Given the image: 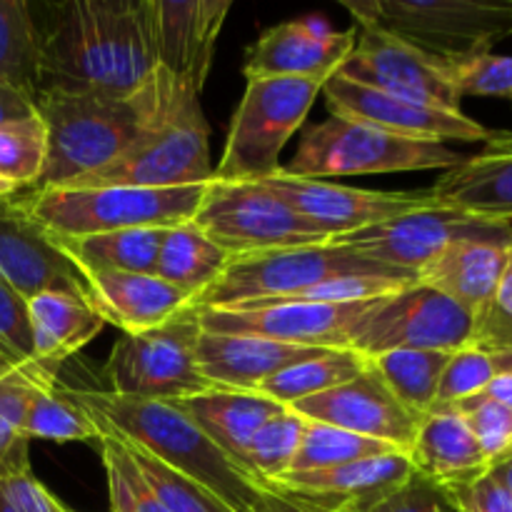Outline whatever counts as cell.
I'll list each match as a JSON object with an SVG mask.
<instances>
[{
    "label": "cell",
    "instance_id": "6da1fadb",
    "mask_svg": "<svg viewBox=\"0 0 512 512\" xmlns=\"http://www.w3.org/2000/svg\"><path fill=\"white\" fill-rule=\"evenodd\" d=\"M43 33L38 90L130 98L155 73L145 0H73Z\"/></svg>",
    "mask_w": 512,
    "mask_h": 512
},
{
    "label": "cell",
    "instance_id": "7a4b0ae2",
    "mask_svg": "<svg viewBox=\"0 0 512 512\" xmlns=\"http://www.w3.org/2000/svg\"><path fill=\"white\" fill-rule=\"evenodd\" d=\"M65 395L80 405L95 425L205 485L235 512H255L260 485L220 453L175 403L125 398L110 390L65 388Z\"/></svg>",
    "mask_w": 512,
    "mask_h": 512
},
{
    "label": "cell",
    "instance_id": "3957f363",
    "mask_svg": "<svg viewBox=\"0 0 512 512\" xmlns=\"http://www.w3.org/2000/svg\"><path fill=\"white\" fill-rule=\"evenodd\" d=\"M153 80L158 103L138 138L113 163L65 188H183L213 180L200 93L163 68Z\"/></svg>",
    "mask_w": 512,
    "mask_h": 512
},
{
    "label": "cell",
    "instance_id": "277c9868",
    "mask_svg": "<svg viewBox=\"0 0 512 512\" xmlns=\"http://www.w3.org/2000/svg\"><path fill=\"white\" fill-rule=\"evenodd\" d=\"M158 93L148 83L130 98L35 93V110L48 135V155L38 188H65L113 163L153 118Z\"/></svg>",
    "mask_w": 512,
    "mask_h": 512
},
{
    "label": "cell",
    "instance_id": "5b68a950",
    "mask_svg": "<svg viewBox=\"0 0 512 512\" xmlns=\"http://www.w3.org/2000/svg\"><path fill=\"white\" fill-rule=\"evenodd\" d=\"M203 185L183 188H33L18 193L25 213L55 240L133 228H178L193 220Z\"/></svg>",
    "mask_w": 512,
    "mask_h": 512
},
{
    "label": "cell",
    "instance_id": "8992f818",
    "mask_svg": "<svg viewBox=\"0 0 512 512\" xmlns=\"http://www.w3.org/2000/svg\"><path fill=\"white\" fill-rule=\"evenodd\" d=\"M340 275H388V278H410L413 273L378 263L348 245L333 240L298 248H278L265 253H250L230 258L228 268L208 290L198 295L190 310L235 308V305L278 303L295 298L303 290L340 278Z\"/></svg>",
    "mask_w": 512,
    "mask_h": 512
},
{
    "label": "cell",
    "instance_id": "52a82bcc",
    "mask_svg": "<svg viewBox=\"0 0 512 512\" xmlns=\"http://www.w3.org/2000/svg\"><path fill=\"white\" fill-rule=\"evenodd\" d=\"M355 25H375L443 60L493 53L512 35V0H343Z\"/></svg>",
    "mask_w": 512,
    "mask_h": 512
},
{
    "label": "cell",
    "instance_id": "ba28073f",
    "mask_svg": "<svg viewBox=\"0 0 512 512\" xmlns=\"http://www.w3.org/2000/svg\"><path fill=\"white\" fill-rule=\"evenodd\" d=\"M460 160L463 155L445 143L400 138L368 123L330 115L328 120L305 130L283 173L295 178L333 180L348 175L448 170Z\"/></svg>",
    "mask_w": 512,
    "mask_h": 512
},
{
    "label": "cell",
    "instance_id": "9c48e42d",
    "mask_svg": "<svg viewBox=\"0 0 512 512\" xmlns=\"http://www.w3.org/2000/svg\"><path fill=\"white\" fill-rule=\"evenodd\" d=\"M323 85L305 78L248 80L230 120L228 140L213 170V180L255 183L273 175L280 168L278 160L285 143L308 118Z\"/></svg>",
    "mask_w": 512,
    "mask_h": 512
},
{
    "label": "cell",
    "instance_id": "30bf717a",
    "mask_svg": "<svg viewBox=\"0 0 512 512\" xmlns=\"http://www.w3.org/2000/svg\"><path fill=\"white\" fill-rule=\"evenodd\" d=\"M475 318L448 295L413 283L373 300L348 333V348L363 358L390 350H435L458 353L475 340Z\"/></svg>",
    "mask_w": 512,
    "mask_h": 512
},
{
    "label": "cell",
    "instance_id": "8fae6325",
    "mask_svg": "<svg viewBox=\"0 0 512 512\" xmlns=\"http://www.w3.org/2000/svg\"><path fill=\"white\" fill-rule=\"evenodd\" d=\"M190 223L230 258L330 240L263 183L210 180Z\"/></svg>",
    "mask_w": 512,
    "mask_h": 512
},
{
    "label": "cell",
    "instance_id": "7c38bea8",
    "mask_svg": "<svg viewBox=\"0 0 512 512\" xmlns=\"http://www.w3.org/2000/svg\"><path fill=\"white\" fill-rule=\"evenodd\" d=\"M198 335L200 325L188 308L158 328L123 335L103 368L108 390L125 398L165 403L210 390L195 363Z\"/></svg>",
    "mask_w": 512,
    "mask_h": 512
},
{
    "label": "cell",
    "instance_id": "4fadbf2b",
    "mask_svg": "<svg viewBox=\"0 0 512 512\" xmlns=\"http://www.w3.org/2000/svg\"><path fill=\"white\" fill-rule=\"evenodd\" d=\"M458 240H483L512 248V225L475 218L450 205H430L400 218L340 235L333 243L348 245L378 263L418 275L435 255Z\"/></svg>",
    "mask_w": 512,
    "mask_h": 512
},
{
    "label": "cell",
    "instance_id": "5bb4252c",
    "mask_svg": "<svg viewBox=\"0 0 512 512\" xmlns=\"http://www.w3.org/2000/svg\"><path fill=\"white\" fill-rule=\"evenodd\" d=\"M338 75L395 98L460 110L450 60L435 58L375 25H355V45Z\"/></svg>",
    "mask_w": 512,
    "mask_h": 512
},
{
    "label": "cell",
    "instance_id": "9a60e30c",
    "mask_svg": "<svg viewBox=\"0 0 512 512\" xmlns=\"http://www.w3.org/2000/svg\"><path fill=\"white\" fill-rule=\"evenodd\" d=\"M255 183L268 185L278 193L300 218L308 220L313 228L328 235L330 240L340 235L358 233L370 225L400 218L413 210L438 205L433 190H365L353 185L335 183V180L295 178L283 173V168Z\"/></svg>",
    "mask_w": 512,
    "mask_h": 512
},
{
    "label": "cell",
    "instance_id": "2e32d148",
    "mask_svg": "<svg viewBox=\"0 0 512 512\" xmlns=\"http://www.w3.org/2000/svg\"><path fill=\"white\" fill-rule=\"evenodd\" d=\"M373 305H330L300 303V300H278V303L235 305V308L190 310L205 333H240L280 340L305 348L340 350L348 348V333L355 320Z\"/></svg>",
    "mask_w": 512,
    "mask_h": 512
},
{
    "label": "cell",
    "instance_id": "e0dca14e",
    "mask_svg": "<svg viewBox=\"0 0 512 512\" xmlns=\"http://www.w3.org/2000/svg\"><path fill=\"white\" fill-rule=\"evenodd\" d=\"M325 105L335 118L358 120L400 138L430 140V143H485L490 128L465 115L463 110H445L435 105L395 98L383 90L368 88L335 73L323 85Z\"/></svg>",
    "mask_w": 512,
    "mask_h": 512
},
{
    "label": "cell",
    "instance_id": "ac0fdd59",
    "mask_svg": "<svg viewBox=\"0 0 512 512\" xmlns=\"http://www.w3.org/2000/svg\"><path fill=\"white\" fill-rule=\"evenodd\" d=\"M230 0H145L155 68L203 93Z\"/></svg>",
    "mask_w": 512,
    "mask_h": 512
},
{
    "label": "cell",
    "instance_id": "d6986e66",
    "mask_svg": "<svg viewBox=\"0 0 512 512\" xmlns=\"http://www.w3.org/2000/svg\"><path fill=\"white\" fill-rule=\"evenodd\" d=\"M290 408L303 415L305 420L380 440L403 453H408V448L413 445L418 425L423 420L390 393L373 365H368V370L360 373L358 378L313 395V398L300 400Z\"/></svg>",
    "mask_w": 512,
    "mask_h": 512
},
{
    "label": "cell",
    "instance_id": "ffe728a7",
    "mask_svg": "<svg viewBox=\"0 0 512 512\" xmlns=\"http://www.w3.org/2000/svg\"><path fill=\"white\" fill-rule=\"evenodd\" d=\"M355 45V28L333 30L323 18H300L265 30L245 58L243 75L305 78L325 83L345 63Z\"/></svg>",
    "mask_w": 512,
    "mask_h": 512
},
{
    "label": "cell",
    "instance_id": "44dd1931",
    "mask_svg": "<svg viewBox=\"0 0 512 512\" xmlns=\"http://www.w3.org/2000/svg\"><path fill=\"white\" fill-rule=\"evenodd\" d=\"M0 280L25 300L45 290H73L88 295L83 273L25 213L18 193L0 200Z\"/></svg>",
    "mask_w": 512,
    "mask_h": 512
},
{
    "label": "cell",
    "instance_id": "7402d4cb",
    "mask_svg": "<svg viewBox=\"0 0 512 512\" xmlns=\"http://www.w3.org/2000/svg\"><path fill=\"white\" fill-rule=\"evenodd\" d=\"M415 475L408 453L375 455V458L355 460L328 470H308V473H288L268 490L283 493L288 498L303 500L323 510L363 512L383 500Z\"/></svg>",
    "mask_w": 512,
    "mask_h": 512
},
{
    "label": "cell",
    "instance_id": "603a6c76",
    "mask_svg": "<svg viewBox=\"0 0 512 512\" xmlns=\"http://www.w3.org/2000/svg\"><path fill=\"white\" fill-rule=\"evenodd\" d=\"M430 190L438 203L512 225V130H490L483 148L443 170Z\"/></svg>",
    "mask_w": 512,
    "mask_h": 512
},
{
    "label": "cell",
    "instance_id": "cb8c5ba5",
    "mask_svg": "<svg viewBox=\"0 0 512 512\" xmlns=\"http://www.w3.org/2000/svg\"><path fill=\"white\" fill-rule=\"evenodd\" d=\"M325 353L323 348L280 343L260 335L205 333L195 340V363L210 388L258 390L280 370Z\"/></svg>",
    "mask_w": 512,
    "mask_h": 512
},
{
    "label": "cell",
    "instance_id": "d4e9b609",
    "mask_svg": "<svg viewBox=\"0 0 512 512\" xmlns=\"http://www.w3.org/2000/svg\"><path fill=\"white\" fill-rule=\"evenodd\" d=\"M415 475L433 483L438 490L460 488L490 473V460L463 415L450 405L433 408L423 415L408 448Z\"/></svg>",
    "mask_w": 512,
    "mask_h": 512
},
{
    "label": "cell",
    "instance_id": "484cf974",
    "mask_svg": "<svg viewBox=\"0 0 512 512\" xmlns=\"http://www.w3.org/2000/svg\"><path fill=\"white\" fill-rule=\"evenodd\" d=\"M83 278L105 323L120 328L123 335L158 328L188 308V298L155 273L88 270Z\"/></svg>",
    "mask_w": 512,
    "mask_h": 512
},
{
    "label": "cell",
    "instance_id": "4316f807",
    "mask_svg": "<svg viewBox=\"0 0 512 512\" xmlns=\"http://www.w3.org/2000/svg\"><path fill=\"white\" fill-rule=\"evenodd\" d=\"M510 263V248L483 240H458L435 255L418 275L415 283L428 285L448 295L458 305L480 318L500 288Z\"/></svg>",
    "mask_w": 512,
    "mask_h": 512
},
{
    "label": "cell",
    "instance_id": "83f0119b",
    "mask_svg": "<svg viewBox=\"0 0 512 512\" xmlns=\"http://www.w3.org/2000/svg\"><path fill=\"white\" fill-rule=\"evenodd\" d=\"M25 303L35 363L53 378L70 355L83 350L108 325L93 300L73 290H45Z\"/></svg>",
    "mask_w": 512,
    "mask_h": 512
},
{
    "label": "cell",
    "instance_id": "f1b7e54d",
    "mask_svg": "<svg viewBox=\"0 0 512 512\" xmlns=\"http://www.w3.org/2000/svg\"><path fill=\"white\" fill-rule=\"evenodd\" d=\"M180 410L203 430L205 438L235 465L243 468L245 450L260 428L288 405L258 390L210 388L205 393L175 400Z\"/></svg>",
    "mask_w": 512,
    "mask_h": 512
},
{
    "label": "cell",
    "instance_id": "f546056e",
    "mask_svg": "<svg viewBox=\"0 0 512 512\" xmlns=\"http://www.w3.org/2000/svg\"><path fill=\"white\" fill-rule=\"evenodd\" d=\"M228 263L230 255L223 248H218L193 223H185L163 233L155 275L183 293L190 305L220 278Z\"/></svg>",
    "mask_w": 512,
    "mask_h": 512
},
{
    "label": "cell",
    "instance_id": "4dcf8cb0",
    "mask_svg": "<svg viewBox=\"0 0 512 512\" xmlns=\"http://www.w3.org/2000/svg\"><path fill=\"white\" fill-rule=\"evenodd\" d=\"M163 233L165 230L158 228H133L88 235V238L53 240L80 273H88V270L155 273Z\"/></svg>",
    "mask_w": 512,
    "mask_h": 512
},
{
    "label": "cell",
    "instance_id": "1f68e13d",
    "mask_svg": "<svg viewBox=\"0 0 512 512\" xmlns=\"http://www.w3.org/2000/svg\"><path fill=\"white\" fill-rule=\"evenodd\" d=\"M368 365V358H363V355L350 348L325 350L315 358L300 360V363L280 370L278 375H273V378L260 385L258 393L268 395V398L290 408L300 400L313 398V395H320L325 390H333L338 385L348 383V380L358 378L360 373L368 370Z\"/></svg>",
    "mask_w": 512,
    "mask_h": 512
},
{
    "label": "cell",
    "instance_id": "d6a6232c",
    "mask_svg": "<svg viewBox=\"0 0 512 512\" xmlns=\"http://www.w3.org/2000/svg\"><path fill=\"white\" fill-rule=\"evenodd\" d=\"M43 58V33L25 0H0V85L35 95Z\"/></svg>",
    "mask_w": 512,
    "mask_h": 512
},
{
    "label": "cell",
    "instance_id": "836d02e7",
    "mask_svg": "<svg viewBox=\"0 0 512 512\" xmlns=\"http://www.w3.org/2000/svg\"><path fill=\"white\" fill-rule=\"evenodd\" d=\"M453 353L435 350H390L370 358L375 373L380 375L390 393L415 415H428L435 408L440 378Z\"/></svg>",
    "mask_w": 512,
    "mask_h": 512
},
{
    "label": "cell",
    "instance_id": "e575fe53",
    "mask_svg": "<svg viewBox=\"0 0 512 512\" xmlns=\"http://www.w3.org/2000/svg\"><path fill=\"white\" fill-rule=\"evenodd\" d=\"M305 423L308 420L303 415L295 413L293 408H285L275 418H270L250 440L243 458V470L260 488H268L275 480L290 473L300 440H303Z\"/></svg>",
    "mask_w": 512,
    "mask_h": 512
},
{
    "label": "cell",
    "instance_id": "d590c367",
    "mask_svg": "<svg viewBox=\"0 0 512 512\" xmlns=\"http://www.w3.org/2000/svg\"><path fill=\"white\" fill-rule=\"evenodd\" d=\"M53 383L33 378L25 370L0 378V478H10L30 470V440L25 435V415L35 388Z\"/></svg>",
    "mask_w": 512,
    "mask_h": 512
},
{
    "label": "cell",
    "instance_id": "8d00e7d4",
    "mask_svg": "<svg viewBox=\"0 0 512 512\" xmlns=\"http://www.w3.org/2000/svg\"><path fill=\"white\" fill-rule=\"evenodd\" d=\"M23 430L28 440H50V443H90L100 438L98 425L65 395V388L58 383L35 388Z\"/></svg>",
    "mask_w": 512,
    "mask_h": 512
},
{
    "label": "cell",
    "instance_id": "74e56055",
    "mask_svg": "<svg viewBox=\"0 0 512 512\" xmlns=\"http://www.w3.org/2000/svg\"><path fill=\"white\" fill-rule=\"evenodd\" d=\"M118 440L125 453H128V458L133 460L135 468H138V473L143 475L148 488L153 490L155 498L163 503V508L168 512H235L218 495L210 493L205 485L195 483L193 478L183 475L180 470L170 468L163 460L153 458V455L140 450L138 445L128 443L120 435Z\"/></svg>",
    "mask_w": 512,
    "mask_h": 512
},
{
    "label": "cell",
    "instance_id": "f35d334b",
    "mask_svg": "<svg viewBox=\"0 0 512 512\" xmlns=\"http://www.w3.org/2000/svg\"><path fill=\"white\" fill-rule=\"evenodd\" d=\"M398 448L380 440L363 438V435L348 433V430L333 428V425L305 423L303 440H300L298 455L293 460L290 473H308V470H328L338 465L355 463V460L375 458V455L395 453Z\"/></svg>",
    "mask_w": 512,
    "mask_h": 512
},
{
    "label": "cell",
    "instance_id": "ab89813d",
    "mask_svg": "<svg viewBox=\"0 0 512 512\" xmlns=\"http://www.w3.org/2000/svg\"><path fill=\"white\" fill-rule=\"evenodd\" d=\"M48 155V135L40 115L0 125V178L18 190L38 188Z\"/></svg>",
    "mask_w": 512,
    "mask_h": 512
},
{
    "label": "cell",
    "instance_id": "60d3db41",
    "mask_svg": "<svg viewBox=\"0 0 512 512\" xmlns=\"http://www.w3.org/2000/svg\"><path fill=\"white\" fill-rule=\"evenodd\" d=\"M508 370H512V350H458L450 355L443 370L438 395H435V408L458 405L463 400L475 398L493 383L495 375L508 373Z\"/></svg>",
    "mask_w": 512,
    "mask_h": 512
},
{
    "label": "cell",
    "instance_id": "b9f144b4",
    "mask_svg": "<svg viewBox=\"0 0 512 512\" xmlns=\"http://www.w3.org/2000/svg\"><path fill=\"white\" fill-rule=\"evenodd\" d=\"M98 433H100L98 445H100V453H103L105 480H108L110 510L113 512H168L163 508V503L155 498L153 490L148 488V483H145L143 475L138 473L133 460L128 458V453H125L123 445H120L118 435L100 428V425H98Z\"/></svg>",
    "mask_w": 512,
    "mask_h": 512
},
{
    "label": "cell",
    "instance_id": "7bdbcfd3",
    "mask_svg": "<svg viewBox=\"0 0 512 512\" xmlns=\"http://www.w3.org/2000/svg\"><path fill=\"white\" fill-rule=\"evenodd\" d=\"M0 355H5L15 368L25 370V373L43 380V383H55L58 380L35 363L33 338H30L28 323V303L5 280H0Z\"/></svg>",
    "mask_w": 512,
    "mask_h": 512
},
{
    "label": "cell",
    "instance_id": "ee69618b",
    "mask_svg": "<svg viewBox=\"0 0 512 512\" xmlns=\"http://www.w3.org/2000/svg\"><path fill=\"white\" fill-rule=\"evenodd\" d=\"M458 410L468 423L470 433L475 435L478 445L483 448L485 458L490 460V468L503 463L512 453V410L503 408L495 400L485 395L463 400L458 405H450Z\"/></svg>",
    "mask_w": 512,
    "mask_h": 512
},
{
    "label": "cell",
    "instance_id": "f6af8a7d",
    "mask_svg": "<svg viewBox=\"0 0 512 512\" xmlns=\"http://www.w3.org/2000/svg\"><path fill=\"white\" fill-rule=\"evenodd\" d=\"M453 83L463 98H503L512 103V55L480 53L450 60Z\"/></svg>",
    "mask_w": 512,
    "mask_h": 512
},
{
    "label": "cell",
    "instance_id": "bcb514c9",
    "mask_svg": "<svg viewBox=\"0 0 512 512\" xmlns=\"http://www.w3.org/2000/svg\"><path fill=\"white\" fill-rule=\"evenodd\" d=\"M470 348L512 350V270H505L495 300L475 325V340Z\"/></svg>",
    "mask_w": 512,
    "mask_h": 512
},
{
    "label": "cell",
    "instance_id": "7dc6e473",
    "mask_svg": "<svg viewBox=\"0 0 512 512\" xmlns=\"http://www.w3.org/2000/svg\"><path fill=\"white\" fill-rule=\"evenodd\" d=\"M0 512H73L65 508L33 470L0 478Z\"/></svg>",
    "mask_w": 512,
    "mask_h": 512
},
{
    "label": "cell",
    "instance_id": "c3c4849f",
    "mask_svg": "<svg viewBox=\"0 0 512 512\" xmlns=\"http://www.w3.org/2000/svg\"><path fill=\"white\" fill-rule=\"evenodd\" d=\"M440 495L455 512H512V493L493 473L460 488L440 490Z\"/></svg>",
    "mask_w": 512,
    "mask_h": 512
},
{
    "label": "cell",
    "instance_id": "681fc988",
    "mask_svg": "<svg viewBox=\"0 0 512 512\" xmlns=\"http://www.w3.org/2000/svg\"><path fill=\"white\" fill-rule=\"evenodd\" d=\"M363 512H448V510H445L440 490L435 488L433 483H428L425 478H420V475H413L408 483H403L398 490L385 495L383 500H378V503H373Z\"/></svg>",
    "mask_w": 512,
    "mask_h": 512
},
{
    "label": "cell",
    "instance_id": "f907efd6",
    "mask_svg": "<svg viewBox=\"0 0 512 512\" xmlns=\"http://www.w3.org/2000/svg\"><path fill=\"white\" fill-rule=\"evenodd\" d=\"M33 115H38L33 93L13 88V85H0V125L33 118Z\"/></svg>",
    "mask_w": 512,
    "mask_h": 512
},
{
    "label": "cell",
    "instance_id": "816d5d0a",
    "mask_svg": "<svg viewBox=\"0 0 512 512\" xmlns=\"http://www.w3.org/2000/svg\"><path fill=\"white\" fill-rule=\"evenodd\" d=\"M255 512H335V510L315 508V505L303 503V500H295L283 493H275V490L260 488V498H258V505H255Z\"/></svg>",
    "mask_w": 512,
    "mask_h": 512
},
{
    "label": "cell",
    "instance_id": "f5cc1de1",
    "mask_svg": "<svg viewBox=\"0 0 512 512\" xmlns=\"http://www.w3.org/2000/svg\"><path fill=\"white\" fill-rule=\"evenodd\" d=\"M480 395H485V398L495 400V403L503 405V408L512 410V370L495 375L493 383H490Z\"/></svg>",
    "mask_w": 512,
    "mask_h": 512
},
{
    "label": "cell",
    "instance_id": "db71d44e",
    "mask_svg": "<svg viewBox=\"0 0 512 512\" xmlns=\"http://www.w3.org/2000/svg\"><path fill=\"white\" fill-rule=\"evenodd\" d=\"M490 473H493L495 478H498L500 483H503L505 488H508L512 493V458L503 460V463H498V465H493V468H490Z\"/></svg>",
    "mask_w": 512,
    "mask_h": 512
},
{
    "label": "cell",
    "instance_id": "11a10c76",
    "mask_svg": "<svg viewBox=\"0 0 512 512\" xmlns=\"http://www.w3.org/2000/svg\"><path fill=\"white\" fill-rule=\"evenodd\" d=\"M15 193H20V190L15 188V185L5 183V180L0 178V200H3V198H10V195H15Z\"/></svg>",
    "mask_w": 512,
    "mask_h": 512
},
{
    "label": "cell",
    "instance_id": "9f6ffc18",
    "mask_svg": "<svg viewBox=\"0 0 512 512\" xmlns=\"http://www.w3.org/2000/svg\"><path fill=\"white\" fill-rule=\"evenodd\" d=\"M13 370H20V368H15V365L10 363L5 355H0V378H3V375H8V373H13Z\"/></svg>",
    "mask_w": 512,
    "mask_h": 512
},
{
    "label": "cell",
    "instance_id": "6f0895ef",
    "mask_svg": "<svg viewBox=\"0 0 512 512\" xmlns=\"http://www.w3.org/2000/svg\"><path fill=\"white\" fill-rule=\"evenodd\" d=\"M508 268L512 270V248H510V263H508Z\"/></svg>",
    "mask_w": 512,
    "mask_h": 512
},
{
    "label": "cell",
    "instance_id": "680465c9",
    "mask_svg": "<svg viewBox=\"0 0 512 512\" xmlns=\"http://www.w3.org/2000/svg\"><path fill=\"white\" fill-rule=\"evenodd\" d=\"M510 458H512V453H510ZM505 460H508V458H505Z\"/></svg>",
    "mask_w": 512,
    "mask_h": 512
}]
</instances>
